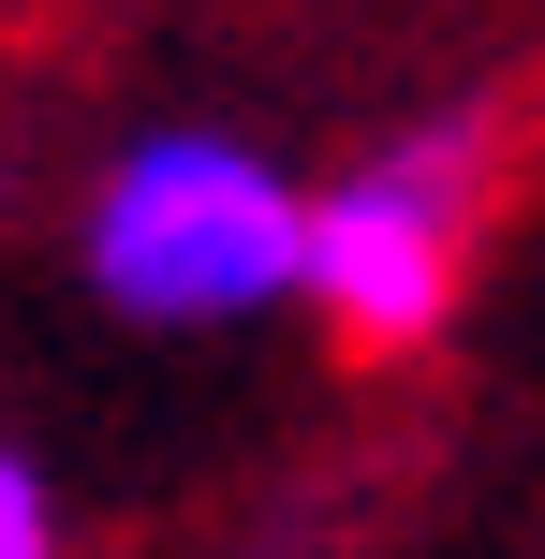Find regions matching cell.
<instances>
[{"label": "cell", "mask_w": 545, "mask_h": 559, "mask_svg": "<svg viewBox=\"0 0 545 559\" xmlns=\"http://www.w3.org/2000/svg\"><path fill=\"white\" fill-rule=\"evenodd\" d=\"M310 265V192L251 133H133L88 192V295L118 324H251Z\"/></svg>", "instance_id": "cell-1"}, {"label": "cell", "mask_w": 545, "mask_h": 559, "mask_svg": "<svg viewBox=\"0 0 545 559\" xmlns=\"http://www.w3.org/2000/svg\"><path fill=\"white\" fill-rule=\"evenodd\" d=\"M487 192H501V133H487V118H413V133L354 147V163L310 192L295 309L340 324L354 354H413V338H442L472 251H487Z\"/></svg>", "instance_id": "cell-2"}, {"label": "cell", "mask_w": 545, "mask_h": 559, "mask_svg": "<svg viewBox=\"0 0 545 559\" xmlns=\"http://www.w3.org/2000/svg\"><path fill=\"white\" fill-rule=\"evenodd\" d=\"M0 559H59V501H45V472L15 442H0Z\"/></svg>", "instance_id": "cell-3"}]
</instances>
